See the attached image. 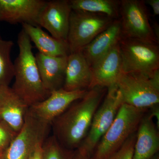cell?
I'll return each mask as SVG.
<instances>
[{
  "label": "cell",
  "mask_w": 159,
  "mask_h": 159,
  "mask_svg": "<svg viewBox=\"0 0 159 159\" xmlns=\"http://www.w3.org/2000/svg\"><path fill=\"white\" fill-rule=\"evenodd\" d=\"M72 10L70 1L47 2L40 13L38 26L48 30L52 37L67 41Z\"/></svg>",
  "instance_id": "8fae6325"
},
{
  "label": "cell",
  "mask_w": 159,
  "mask_h": 159,
  "mask_svg": "<svg viewBox=\"0 0 159 159\" xmlns=\"http://www.w3.org/2000/svg\"><path fill=\"white\" fill-rule=\"evenodd\" d=\"M17 43L19 53L14 63L15 81L11 88L30 107L45 100L51 93L43 85L31 40L23 29Z\"/></svg>",
  "instance_id": "7a4b0ae2"
},
{
  "label": "cell",
  "mask_w": 159,
  "mask_h": 159,
  "mask_svg": "<svg viewBox=\"0 0 159 159\" xmlns=\"http://www.w3.org/2000/svg\"><path fill=\"white\" fill-rule=\"evenodd\" d=\"M50 128L28 110L23 128L3 152L1 159H28L35 146L48 136Z\"/></svg>",
  "instance_id": "9c48e42d"
},
{
  "label": "cell",
  "mask_w": 159,
  "mask_h": 159,
  "mask_svg": "<svg viewBox=\"0 0 159 159\" xmlns=\"http://www.w3.org/2000/svg\"><path fill=\"white\" fill-rule=\"evenodd\" d=\"M91 68L93 82L91 89L99 86L107 89L117 86L123 73L119 42Z\"/></svg>",
  "instance_id": "4fadbf2b"
},
{
  "label": "cell",
  "mask_w": 159,
  "mask_h": 159,
  "mask_svg": "<svg viewBox=\"0 0 159 159\" xmlns=\"http://www.w3.org/2000/svg\"><path fill=\"white\" fill-rule=\"evenodd\" d=\"M155 36L158 41H159V27L157 23H155L153 27H152Z\"/></svg>",
  "instance_id": "83f0119b"
},
{
  "label": "cell",
  "mask_w": 159,
  "mask_h": 159,
  "mask_svg": "<svg viewBox=\"0 0 159 159\" xmlns=\"http://www.w3.org/2000/svg\"><path fill=\"white\" fill-rule=\"evenodd\" d=\"M122 37L159 44L142 0H121L119 7Z\"/></svg>",
  "instance_id": "ba28073f"
},
{
  "label": "cell",
  "mask_w": 159,
  "mask_h": 159,
  "mask_svg": "<svg viewBox=\"0 0 159 159\" xmlns=\"http://www.w3.org/2000/svg\"><path fill=\"white\" fill-rule=\"evenodd\" d=\"M107 89L96 86L73 102L51 124L54 136L65 148L75 150L88 133L95 113Z\"/></svg>",
  "instance_id": "6da1fadb"
},
{
  "label": "cell",
  "mask_w": 159,
  "mask_h": 159,
  "mask_svg": "<svg viewBox=\"0 0 159 159\" xmlns=\"http://www.w3.org/2000/svg\"><path fill=\"white\" fill-rule=\"evenodd\" d=\"M122 36L120 19L114 20L107 29L80 51L92 67L119 42Z\"/></svg>",
  "instance_id": "2e32d148"
},
{
  "label": "cell",
  "mask_w": 159,
  "mask_h": 159,
  "mask_svg": "<svg viewBox=\"0 0 159 159\" xmlns=\"http://www.w3.org/2000/svg\"><path fill=\"white\" fill-rule=\"evenodd\" d=\"M93 82L92 68L80 51L68 56L62 88L68 91L89 90Z\"/></svg>",
  "instance_id": "e0dca14e"
},
{
  "label": "cell",
  "mask_w": 159,
  "mask_h": 159,
  "mask_svg": "<svg viewBox=\"0 0 159 159\" xmlns=\"http://www.w3.org/2000/svg\"><path fill=\"white\" fill-rule=\"evenodd\" d=\"M145 2L151 7L153 11L154 15L158 16L159 14V0H146Z\"/></svg>",
  "instance_id": "484cf974"
},
{
  "label": "cell",
  "mask_w": 159,
  "mask_h": 159,
  "mask_svg": "<svg viewBox=\"0 0 159 159\" xmlns=\"http://www.w3.org/2000/svg\"><path fill=\"white\" fill-rule=\"evenodd\" d=\"M150 113L146 114L137 131L132 159H152L159 150V129Z\"/></svg>",
  "instance_id": "ac0fdd59"
},
{
  "label": "cell",
  "mask_w": 159,
  "mask_h": 159,
  "mask_svg": "<svg viewBox=\"0 0 159 159\" xmlns=\"http://www.w3.org/2000/svg\"><path fill=\"white\" fill-rule=\"evenodd\" d=\"M147 110L122 103L112 124L97 145L91 159H110L127 139L136 132Z\"/></svg>",
  "instance_id": "3957f363"
},
{
  "label": "cell",
  "mask_w": 159,
  "mask_h": 159,
  "mask_svg": "<svg viewBox=\"0 0 159 159\" xmlns=\"http://www.w3.org/2000/svg\"><path fill=\"white\" fill-rule=\"evenodd\" d=\"M137 132L127 139L121 148L110 159H132Z\"/></svg>",
  "instance_id": "603a6c76"
},
{
  "label": "cell",
  "mask_w": 159,
  "mask_h": 159,
  "mask_svg": "<svg viewBox=\"0 0 159 159\" xmlns=\"http://www.w3.org/2000/svg\"><path fill=\"white\" fill-rule=\"evenodd\" d=\"M116 85L123 103L138 108L159 105V71L151 78L122 73Z\"/></svg>",
  "instance_id": "5b68a950"
},
{
  "label": "cell",
  "mask_w": 159,
  "mask_h": 159,
  "mask_svg": "<svg viewBox=\"0 0 159 159\" xmlns=\"http://www.w3.org/2000/svg\"><path fill=\"white\" fill-rule=\"evenodd\" d=\"M114 20L104 14L72 10L67 39L70 53L80 51Z\"/></svg>",
  "instance_id": "8992f818"
},
{
  "label": "cell",
  "mask_w": 159,
  "mask_h": 159,
  "mask_svg": "<svg viewBox=\"0 0 159 159\" xmlns=\"http://www.w3.org/2000/svg\"><path fill=\"white\" fill-rule=\"evenodd\" d=\"M3 151L0 149V159H1V157H2V154Z\"/></svg>",
  "instance_id": "f546056e"
},
{
  "label": "cell",
  "mask_w": 159,
  "mask_h": 159,
  "mask_svg": "<svg viewBox=\"0 0 159 159\" xmlns=\"http://www.w3.org/2000/svg\"><path fill=\"white\" fill-rule=\"evenodd\" d=\"M152 159H159L158 154L157 153L156 155L154 156L153 157Z\"/></svg>",
  "instance_id": "f1b7e54d"
},
{
  "label": "cell",
  "mask_w": 159,
  "mask_h": 159,
  "mask_svg": "<svg viewBox=\"0 0 159 159\" xmlns=\"http://www.w3.org/2000/svg\"><path fill=\"white\" fill-rule=\"evenodd\" d=\"M73 10L105 15L113 20L120 18V1L118 0H71Z\"/></svg>",
  "instance_id": "ffe728a7"
},
{
  "label": "cell",
  "mask_w": 159,
  "mask_h": 159,
  "mask_svg": "<svg viewBox=\"0 0 159 159\" xmlns=\"http://www.w3.org/2000/svg\"><path fill=\"white\" fill-rule=\"evenodd\" d=\"M35 57L41 79L46 89L51 93L62 88L68 56L54 57L38 52Z\"/></svg>",
  "instance_id": "9a60e30c"
},
{
  "label": "cell",
  "mask_w": 159,
  "mask_h": 159,
  "mask_svg": "<svg viewBox=\"0 0 159 159\" xmlns=\"http://www.w3.org/2000/svg\"><path fill=\"white\" fill-rule=\"evenodd\" d=\"M88 90L68 91L61 88L53 91L45 100L30 106L29 111L39 121L51 125L72 103L84 97Z\"/></svg>",
  "instance_id": "30bf717a"
},
{
  "label": "cell",
  "mask_w": 159,
  "mask_h": 159,
  "mask_svg": "<svg viewBox=\"0 0 159 159\" xmlns=\"http://www.w3.org/2000/svg\"><path fill=\"white\" fill-rule=\"evenodd\" d=\"M42 149V159H72L75 151L65 148L53 135L44 140Z\"/></svg>",
  "instance_id": "7402d4cb"
},
{
  "label": "cell",
  "mask_w": 159,
  "mask_h": 159,
  "mask_svg": "<svg viewBox=\"0 0 159 159\" xmlns=\"http://www.w3.org/2000/svg\"><path fill=\"white\" fill-rule=\"evenodd\" d=\"M29 107L9 86L0 87V122L16 133L24 126Z\"/></svg>",
  "instance_id": "5bb4252c"
},
{
  "label": "cell",
  "mask_w": 159,
  "mask_h": 159,
  "mask_svg": "<svg viewBox=\"0 0 159 159\" xmlns=\"http://www.w3.org/2000/svg\"><path fill=\"white\" fill-rule=\"evenodd\" d=\"M43 142H40L35 146L31 152L28 159H42V147Z\"/></svg>",
  "instance_id": "d4e9b609"
},
{
  "label": "cell",
  "mask_w": 159,
  "mask_h": 159,
  "mask_svg": "<svg viewBox=\"0 0 159 159\" xmlns=\"http://www.w3.org/2000/svg\"><path fill=\"white\" fill-rule=\"evenodd\" d=\"M72 159H91V157L79 149L74 151Z\"/></svg>",
  "instance_id": "4316f807"
},
{
  "label": "cell",
  "mask_w": 159,
  "mask_h": 159,
  "mask_svg": "<svg viewBox=\"0 0 159 159\" xmlns=\"http://www.w3.org/2000/svg\"><path fill=\"white\" fill-rule=\"evenodd\" d=\"M103 102L94 115L87 135L77 149L92 157L100 139L112 124L123 102L117 86L107 89Z\"/></svg>",
  "instance_id": "52a82bcc"
},
{
  "label": "cell",
  "mask_w": 159,
  "mask_h": 159,
  "mask_svg": "<svg viewBox=\"0 0 159 159\" xmlns=\"http://www.w3.org/2000/svg\"><path fill=\"white\" fill-rule=\"evenodd\" d=\"M47 1L0 0V21L38 26L40 13Z\"/></svg>",
  "instance_id": "7c38bea8"
},
{
  "label": "cell",
  "mask_w": 159,
  "mask_h": 159,
  "mask_svg": "<svg viewBox=\"0 0 159 159\" xmlns=\"http://www.w3.org/2000/svg\"><path fill=\"white\" fill-rule=\"evenodd\" d=\"M13 45L12 41L0 38V87L9 86L14 77V63L10 57Z\"/></svg>",
  "instance_id": "44dd1931"
},
{
  "label": "cell",
  "mask_w": 159,
  "mask_h": 159,
  "mask_svg": "<svg viewBox=\"0 0 159 159\" xmlns=\"http://www.w3.org/2000/svg\"><path fill=\"white\" fill-rule=\"evenodd\" d=\"M0 38H1V36H0Z\"/></svg>",
  "instance_id": "4dcf8cb0"
},
{
  "label": "cell",
  "mask_w": 159,
  "mask_h": 159,
  "mask_svg": "<svg viewBox=\"0 0 159 159\" xmlns=\"http://www.w3.org/2000/svg\"><path fill=\"white\" fill-rule=\"evenodd\" d=\"M119 48L124 74L151 78L159 71V44L122 36Z\"/></svg>",
  "instance_id": "277c9868"
},
{
  "label": "cell",
  "mask_w": 159,
  "mask_h": 159,
  "mask_svg": "<svg viewBox=\"0 0 159 159\" xmlns=\"http://www.w3.org/2000/svg\"><path fill=\"white\" fill-rule=\"evenodd\" d=\"M22 29L39 53L54 57L68 56L70 54L67 42L57 39L45 32L41 27L22 24Z\"/></svg>",
  "instance_id": "d6986e66"
},
{
  "label": "cell",
  "mask_w": 159,
  "mask_h": 159,
  "mask_svg": "<svg viewBox=\"0 0 159 159\" xmlns=\"http://www.w3.org/2000/svg\"><path fill=\"white\" fill-rule=\"evenodd\" d=\"M17 134L5 123L0 122V149L4 151Z\"/></svg>",
  "instance_id": "cb8c5ba5"
}]
</instances>
